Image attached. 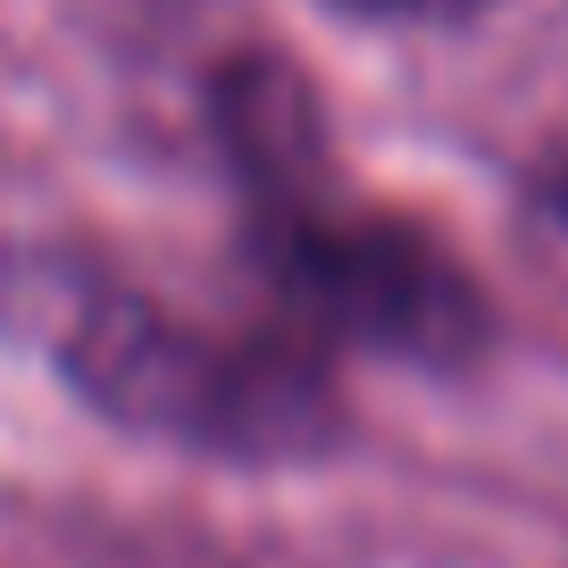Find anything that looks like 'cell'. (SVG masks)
<instances>
[{"label": "cell", "instance_id": "obj_1", "mask_svg": "<svg viewBox=\"0 0 568 568\" xmlns=\"http://www.w3.org/2000/svg\"><path fill=\"white\" fill-rule=\"evenodd\" d=\"M201 118L243 210V260L284 326L326 352H368L418 376H468L494 352V293L409 210L359 201L326 151L310 75L267 42H234L201 75Z\"/></svg>", "mask_w": 568, "mask_h": 568}, {"label": "cell", "instance_id": "obj_2", "mask_svg": "<svg viewBox=\"0 0 568 568\" xmlns=\"http://www.w3.org/2000/svg\"><path fill=\"white\" fill-rule=\"evenodd\" d=\"M0 352L134 444L226 468H310L343 452L352 402L302 326H201L142 276L59 234H0Z\"/></svg>", "mask_w": 568, "mask_h": 568}, {"label": "cell", "instance_id": "obj_3", "mask_svg": "<svg viewBox=\"0 0 568 568\" xmlns=\"http://www.w3.org/2000/svg\"><path fill=\"white\" fill-rule=\"evenodd\" d=\"M335 9H352L368 26H460V18H477L485 0H335Z\"/></svg>", "mask_w": 568, "mask_h": 568}, {"label": "cell", "instance_id": "obj_4", "mask_svg": "<svg viewBox=\"0 0 568 568\" xmlns=\"http://www.w3.org/2000/svg\"><path fill=\"white\" fill-rule=\"evenodd\" d=\"M527 210L544 217V226L568 234V142H551V151H535V160H527Z\"/></svg>", "mask_w": 568, "mask_h": 568}]
</instances>
